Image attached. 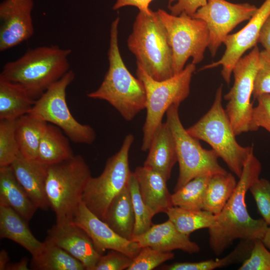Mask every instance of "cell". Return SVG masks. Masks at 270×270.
Segmentation results:
<instances>
[{
    "label": "cell",
    "mask_w": 270,
    "mask_h": 270,
    "mask_svg": "<svg viewBox=\"0 0 270 270\" xmlns=\"http://www.w3.org/2000/svg\"><path fill=\"white\" fill-rule=\"evenodd\" d=\"M262 164L254 156L249 154L236 188L222 211L216 215L214 225L208 228L209 244L216 256L221 255L238 239L262 240L269 226L262 219H254L246 206V192L260 178Z\"/></svg>",
    "instance_id": "obj_1"
},
{
    "label": "cell",
    "mask_w": 270,
    "mask_h": 270,
    "mask_svg": "<svg viewBox=\"0 0 270 270\" xmlns=\"http://www.w3.org/2000/svg\"><path fill=\"white\" fill-rule=\"evenodd\" d=\"M270 14V0H265L242 28L226 37L223 42L226 50L220 59L204 66L200 70L221 66V74L229 84L234 66L248 50L256 46L262 26Z\"/></svg>",
    "instance_id": "obj_14"
},
{
    "label": "cell",
    "mask_w": 270,
    "mask_h": 270,
    "mask_svg": "<svg viewBox=\"0 0 270 270\" xmlns=\"http://www.w3.org/2000/svg\"><path fill=\"white\" fill-rule=\"evenodd\" d=\"M72 222L86 232L96 249L102 255L106 250H115L134 258L140 250L134 242L125 239L116 234L82 202Z\"/></svg>",
    "instance_id": "obj_16"
},
{
    "label": "cell",
    "mask_w": 270,
    "mask_h": 270,
    "mask_svg": "<svg viewBox=\"0 0 270 270\" xmlns=\"http://www.w3.org/2000/svg\"><path fill=\"white\" fill-rule=\"evenodd\" d=\"M237 182L231 174H220L210 178L203 210L216 215L222 210L234 192Z\"/></svg>",
    "instance_id": "obj_29"
},
{
    "label": "cell",
    "mask_w": 270,
    "mask_h": 270,
    "mask_svg": "<svg viewBox=\"0 0 270 270\" xmlns=\"http://www.w3.org/2000/svg\"><path fill=\"white\" fill-rule=\"evenodd\" d=\"M258 211L266 222L270 226V182L259 178L250 188Z\"/></svg>",
    "instance_id": "obj_36"
},
{
    "label": "cell",
    "mask_w": 270,
    "mask_h": 270,
    "mask_svg": "<svg viewBox=\"0 0 270 270\" xmlns=\"http://www.w3.org/2000/svg\"><path fill=\"white\" fill-rule=\"evenodd\" d=\"M35 101L22 86L0 78V120L28 114Z\"/></svg>",
    "instance_id": "obj_25"
},
{
    "label": "cell",
    "mask_w": 270,
    "mask_h": 270,
    "mask_svg": "<svg viewBox=\"0 0 270 270\" xmlns=\"http://www.w3.org/2000/svg\"><path fill=\"white\" fill-rule=\"evenodd\" d=\"M74 156L68 137L64 135L60 128L48 123L39 145L37 160L49 166Z\"/></svg>",
    "instance_id": "obj_27"
},
{
    "label": "cell",
    "mask_w": 270,
    "mask_h": 270,
    "mask_svg": "<svg viewBox=\"0 0 270 270\" xmlns=\"http://www.w3.org/2000/svg\"><path fill=\"white\" fill-rule=\"evenodd\" d=\"M0 236L1 238L10 239L19 244L32 256L40 252L44 244L32 234L28 222L2 200H0Z\"/></svg>",
    "instance_id": "obj_22"
},
{
    "label": "cell",
    "mask_w": 270,
    "mask_h": 270,
    "mask_svg": "<svg viewBox=\"0 0 270 270\" xmlns=\"http://www.w3.org/2000/svg\"><path fill=\"white\" fill-rule=\"evenodd\" d=\"M152 0H116V3L112 6L114 10H117L126 6H133L136 7L139 10L148 11L150 4ZM178 0H168V6L172 4L173 2H177Z\"/></svg>",
    "instance_id": "obj_42"
},
{
    "label": "cell",
    "mask_w": 270,
    "mask_h": 270,
    "mask_svg": "<svg viewBox=\"0 0 270 270\" xmlns=\"http://www.w3.org/2000/svg\"><path fill=\"white\" fill-rule=\"evenodd\" d=\"M40 252L32 256L30 266L36 270H84V265L64 250L46 238Z\"/></svg>",
    "instance_id": "obj_26"
},
{
    "label": "cell",
    "mask_w": 270,
    "mask_h": 270,
    "mask_svg": "<svg viewBox=\"0 0 270 270\" xmlns=\"http://www.w3.org/2000/svg\"><path fill=\"white\" fill-rule=\"evenodd\" d=\"M103 220L120 236L131 240L136 219L128 184L111 202Z\"/></svg>",
    "instance_id": "obj_24"
},
{
    "label": "cell",
    "mask_w": 270,
    "mask_h": 270,
    "mask_svg": "<svg viewBox=\"0 0 270 270\" xmlns=\"http://www.w3.org/2000/svg\"><path fill=\"white\" fill-rule=\"evenodd\" d=\"M20 184L38 208L50 207L46 191L48 165L38 160H30L20 152L10 165Z\"/></svg>",
    "instance_id": "obj_19"
},
{
    "label": "cell",
    "mask_w": 270,
    "mask_h": 270,
    "mask_svg": "<svg viewBox=\"0 0 270 270\" xmlns=\"http://www.w3.org/2000/svg\"><path fill=\"white\" fill-rule=\"evenodd\" d=\"M254 240H241L235 248L224 258L194 262H176L165 266L166 270H212L230 264L242 263L250 255Z\"/></svg>",
    "instance_id": "obj_30"
},
{
    "label": "cell",
    "mask_w": 270,
    "mask_h": 270,
    "mask_svg": "<svg viewBox=\"0 0 270 270\" xmlns=\"http://www.w3.org/2000/svg\"><path fill=\"white\" fill-rule=\"evenodd\" d=\"M258 42L262 45L264 50L270 52V14L262 26L258 36Z\"/></svg>",
    "instance_id": "obj_43"
},
{
    "label": "cell",
    "mask_w": 270,
    "mask_h": 270,
    "mask_svg": "<svg viewBox=\"0 0 270 270\" xmlns=\"http://www.w3.org/2000/svg\"><path fill=\"white\" fill-rule=\"evenodd\" d=\"M222 86L216 90L213 104L208 112L186 129L198 140L209 144L218 156L238 178L253 146H243L236 140L225 109L222 106Z\"/></svg>",
    "instance_id": "obj_6"
},
{
    "label": "cell",
    "mask_w": 270,
    "mask_h": 270,
    "mask_svg": "<svg viewBox=\"0 0 270 270\" xmlns=\"http://www.w3.org/2000/svg\"><path fill=\"white\" fill-rule=\"evenodd\" d=\"M133 258L115 250L100 257L94 270H124L131 264Z\"/></svg>",
    "instance_id": "obj_40"
},
{
    "label": "cell",
    "mask_w": 270,
    "mask_h": 270,
    "mask_svg": "<svg viewBox=\"0 0 270 270\" xmlns=\"http://www.w3.org/2000/svg\"><path fill=\"white\" fill-rule=\"evenodd\" d=\"M260 52L256 46L237 62L232 70L233 86L224 96L227 101L225 110L236 136L250 132L254 108L250 98L259 66Z\"/></svg>",
    "instance_id": "obj_12"
},
{
    "label": "cell",
    "mask_w": 270,
    "mask_h": 270,
    "mask_svg": "<svg viewBox=\"0 0 270 270\" xmlns=\"http://www.w3.org/2000/svg\"><path fill=\"white\" fill-rule=\"evenodd\" d=\"M71 53L70 49L55 45L29 49L18 59L6 63L0 78L22 86L36 100L70 70Z\"/></svg>",
    "instance_id": "obj_3"
},
{
    "label": "cell",
    "mask_w": 270,
    "mask_h": 270,
    "mask_svg": "<svg viewBox=\"0 0 270 270\" xmlns=\"http://www.w3.org/2000/svg\"><path fill=\"white\" fill-rule=\"evenodd\" d=\"M134 141L132 134L126 135L120 150L107 160L102 173L92 176L86 187L82 202L102 220L111 202L128 184L132 172L128 154Z\"/></svg>",
    "instance_id": "obj_11"
},
{
    "label": "cell",
    "mask_w": 270,
    "mask_h": 270,
    "mask_svg": "<svg viewBox=\"0 0 270 270\" xmlns=\"http://www.w3.org/2000/svg\"><path fill=\"white\" fill-rule=\"evenodd\" d=\"M258 8L248 2L206 0V4L196 11L192 18L204 21L208 30V48L212 58L229 33L240 24L250 20Z\"/></svg>",
    "instance_id": "obj_13"
},
{
    "label": "cell",
    "mask_w": 270,
    "mask_h": 270,
    "mask_svg": "<svg viewBox=\"0 0 270 270\" xmlns=\"http://www.w3.org/2000/svg\"><path fill=\"white\" fill-rule=\"evenodd\" d=\"M148 150L144 166L160 172L168 180L178 156L175 139L166 121L156 129Z\"/></svg>",
    "instance_id": "obj_20"
},
{
    "label": "cell",
    "mask_w": 270,
    "mask_h": 270,
    "mask_svg": "<svg viewBox=\"0 0 270 270\" xmlns=\"http://www.w3.org/2000/svg\"><path fill=\"white\" fill-rule=\"evenodd\" d=\"M196 64H188L180 72L163 80L150 77L137 64L136 74L143 83L146 93V116L142 132L141 150L148 151L153 134L168 108L174 104H180L186 99L190 92V84Z\"/></svg>",
    "instance_id": "obj_7"
},
{
    "label": "cell",
    "mask_w": 270,
    "mask_h": 270,
    "mask_svg": "<svg viewBox=\"0 0 270 270\" xmlns=\"http://www.w3.org/2000/svg\"><path fill=\"white\" fill-rule=\"evenodd\" d=\"M0 200L7 204L28 222L38 208L18 180L11 166L0 167Z\"/></svg>",
    "instance_id": "obj_23"
},
{
    "label": "cell",
    "mask_w": 270,
    "mask_h": 270,
    "mask_svg": "<svg viewBox=\"0 0 270 270\" xmlns=\"http://www.w3.org/2000/svg\"><path fill=\"white\" fill-rule=\"evenodd\" d=\"M156 12L166 30L172 50L174 74L184 68L190 58L192 64L200 63L210 42L206 23L184 12L174 16L160 8Z\"/></svg>",
    "instance_id": "obj_9"
},
{
    "label": "cell",
    "mask_w": 270,
    "mask_h": 270,
    "mask_svg": "<svg viewBox=\"0 0 270 270\" xmlns=\"http://www.w3.org/2000/svg\"><path fill=\"white\" fill-rule=\"evenodd\" d=\"M128 185L130 193L136 219L134 236H138L145 232L152 226V218L154 214L143 200L134 172L131 174Z\"/></svg>",
    "instance_id": "obj_33"
},
{
    "label": "cell",
    "mask_w": 270,
    "mask_h": 270,
    "mask_svg": "<svg viewBox=\"0 0 270 270\" xmlns=\"http://www.w3.org/2000/svg\"><path fill=\"white\" fill-rule=\"evenodd\" d=\"M6 270H28V259L26 258H23L19 262L10 263L7 264Z\"/></svg>",
    "instance_id": "obj_44"
},
{
    "label": "cell",
    "mask_w": 270,
    "mask_h": 270,
    "mask_svg": "<svg viewBox=\"0 0 270 270\" xmlns=\"http://www.w3.org/2000/svg\"><path fill=\"white\" fill-rule=\"evenodd\" d=\"M266 94H270V52L264 50L260 52L259 66L252 96L256 99L258 96Z\"/></svg>",
    "instance_id": "obj_38"
},
{
    "label": "cell",
    "mask_w": 270,
    "mask_h": 270,
    "mask_svg": "<svg viewBox=\"0 0 270 270\" xmlns=\"http://www.w3.org/2000/svg\"><path fill=\"white\" fill-rule=\"evenodd\" d=\"M166 214L178 230L188 236L196 230L210 228L216 221L215 214L204 210H187L174 206Z\"/></svg>",
    "instance_id": "obj_31"
},
{
    "label": "cell",
    "mask_w": 270,
    "mask_h": 270,
    "mask_svg": "<svg viewBox=\"0 0 270 270\" xmlns=\"http://www.w3.org/2000/svg\"><path fill=\"white\" fill-rule=\"evenodd\" d=\"M118 16L110 28L108 50V69L102 82L87 96L108 102L126 121H130L146 108V93L142 82L128 70L121 56L118 44Z\"/></svg>",
    "instance_id": "obj_2"
},
{
    "label": "cell",
    "mask_w": 270,
    "mask_h": 270,
    "mask_svg": "<svg viewBox=\"0 0 270 270\" xmlns=\"http://www.w3.org/2000/svg\"><path fill=\"white\" fill-rule=\"evenodd\" d=\"M262 240L266 247L270 250V226H268Z\"/></svg>",
    "instance_id": "obj_46"
},
{
    "label": "cell",
    "mask_w": 270,
    "mask_h": 270,
    "mask_svg": "<svg viewBox=\"0 0 270 270\" xmlns=\"http://www.w3.org/2000/svg\"><path fill=\"white\" fill-rule=\"evenodd\" d=\"M127 45L136 64L154 80H163L174 74L172 50L157 12L139 10Z\"/></svg>",
    "instance_id": "obj_4"
},
{
    "label": "cell",
    "mask_w": 270,
    "mask_h": 270,
    "mask_svg": "<svg viewBox=\"0 0 270 270\" xmlns=\"http://www.w3.org/2000/svg\"><path fill=\"white\" fill-rule=\"evenodd\" d=\"M174 256L171 252H163L150 246L140 248L127 270H152Z\"/></svg>",
    "instance_id": "obj_35"
},
{
    "label": "cell",
    "mask_w": 270,
    "mask_h": 270,
    "mask_svg": "<svg viewBox=\"0 0 270 270\" xmlns=\"http://www.w3.org/2000/svg\"><path fill=\"white\" fill-rule=\"evenodd\" d=\"M74 77V72L70 70L36 100L28 114L58 126L74 142L90 144L96 140L95 131L74 118L66 101V88Z\"/></svg>",
    "instance_id": "obj_10"
},
{
    "label": "cell",
    "mask_w": 270,
    "mask_h": 270,
    "mask_svg": "<svg viewBox=\"0 0 270 270\" xmlns=\"http://www.w3.org/2000/svg\"><path fill=\"white\" fill-rule=\"evenodd\" d=\"M92 176L89 166L80 155L48 166L46 191L56 224L72 222Z\"/></svg>",
    "instance_id": "obj_5"
},
{
    "label": "cell",
    "mask_w": 270,
    "mask_h": 270,
    "mask_svg": "<svg viewBox=\"0 0 270 270\" xmlns=\"http://www.w3.org/2000/svg\"><path fill=\"white\" fill-rule=\"evenodd\" d=\"M16 119L0 120V167L10 166L20 152L16 136Z\"/></svg>",
    "instance_id": "obj_34"
},
{
    "label": "cell",
    "mask_w": 270,
    "mask_h": 270,
    "mask_svg": "<svg viewBox=\"0 0 270 270\" xmlns=\"http://www.w3.org/2000/svg\"><path fill=\"white\" fill-rule=\"evenodd\" d=\"M33 0H4L0 4V51L30 38L34 33Z\"/></svg>",
    "instance_id": "obj_15"
},
{
    "label": "cell",
    "mask_w": 270,
    "mask_h": 270,
    "mask_svg": "<svg viewBox=\"0 0 270 270\" xmlns=\"http://www.w3.org/2000/svg\"><path fill=\"white\" fill-rule=\"evenodd\" d=\"M10 257L6 250H2L0 252V270H6L10 260Z\"/></svg>",
    "instance_id": "obj_45"
},
{
    "label": "cell",
    "mask_w": 270,
    "mask_h": 270,
    "mask_svg": "<svg viewBox=\"0 0 270 270\" xmlns=\"http://www.w3.org/2000/svg\"><path fill=\"white\" fill-rule=\"evenodd\" d=\"M180 104L172 105L166 111V122L174 136L176 148L179 174L174 192L199 176H212L228 172L218 162L213 150L204 148L198 140L191 136L180 121Z\"/></svg>",
    "instance_id": "obj_8"
},
{
    "label": "cell",
    "mask_w": 270,
    "mask_h": 270,
    "mask_svg": "<svg viewBox=\"0 0 270 270\" xmlns=\"http://www.w3.org/2000/svg\"><path fill=\"white\" fill-rule=\"evenodd\" d=\"M256 100L258 104L252 109L250 132L262 128L270 133V94H262Z\"/></svg>",
    "instance_id": "obj_39"
},
{
    "label": "cell",
    "mask_w": 270,
    "mask_h": 270,
    "mask_svg": "<svg viewBox=\"0 0 270 270\" xmlns=\"http://www.w3.org/2000/svg\"><path fill=\"white\" fill-rule=\"evenodd\" d=\"M48 124L28 114L16 119V136L19 150L26 158L37 160L39 145Z\"/></svg>",
    "instance_id": "obj_28"
},
{
    "label": "cell",
    "mask_w": 270,
    "mask_h": 270,
    "mask_svg": "<svg viewBox=\"0 0 270 270\" xmlns=\"http://www.w3.org/2000/svg\"><path fill=\"white\" fill-rule=\"evenodd\" d=\"M46 238L80 260L86 270H94L102 255L86 232L72 222L56 223L48 230Z\"/></svg>",
    "instance_id": "obj_17"
},
{
    "label": "cell",
    "mask_w": 270,
    "mask_h": 270,
    "mask_svg": "<svg viewBox=\"0 0 270 270\" xmlns=\"http://www.w3.org/2000/svg\"><path fill=\"white\" fill-rule=\"evenodd\" d=\"M206 0H178L174 4L168 6L170 14L179 16L184 12L192 17L196 11L200 7L204 6Z\"/></svg>",
    "instance_id": "obj_41"
},
{
    "label": "cell",
    "mask_w": 270,
    "mask_h": 270,
    "mask_svg": "<svg viewBox=\"0 0 270 270\" xmlns=\"http://www.w3.org/2000/svg\"><path fill=\"white\" fill-rule=\"evenodd\" d=\"M138 248L150 246L163 252L180 250L190 254L198 253L200 247L189 236L180 232L169 220L152 226L145 232L134 236L131 240Z\"/></svg>",
    "instance_id": "obj_18"
},
{
    "label": "cell",
    "mask_w": 270,
    "mask_h": 270,
    "mask_svg": "<svg viewBox=\"0 0 270 270\" xmlns=\"http://www.w3.org/2000/svg\"><path fill=\"white\" fill-rule=\"evenodd\" d=\"M238 270H270V250L260 239L254 240L249 256Z\"/></svg>",
    "instance_id": "obj_37"
},
{
    "label": "cell",
    "mask_w": 270,
    "mask_h": 270,
    "mask_svg": "<svg viewBox=\"0 0 270 270\" xmlns=\"http://www.w3.org/2000/svg\"><path fill=\"white\" fill-rule=\"evenodd\" d=\"M211 176H199L172 194L174 206L192 210H203L208 184Z\"/></svg>",
    "instance_id": "obj_32"
},
{
    "label": "cell",
    "mask_w": 270,
    "mask_h": 270,
    "mask_svg": "<svg viewBox=\"0 0 270 270\" xmlns=\"http://www.w3.org/2000/svg\"><path fill=\"white\" fill-rule=\"evenodd\" d=\"M134 172L143 200L154 215L174 206L168 180L162 174L144 166L136 167Z\"/></svg>",
    "instance_id": "obj_21"
}]
</instances>
